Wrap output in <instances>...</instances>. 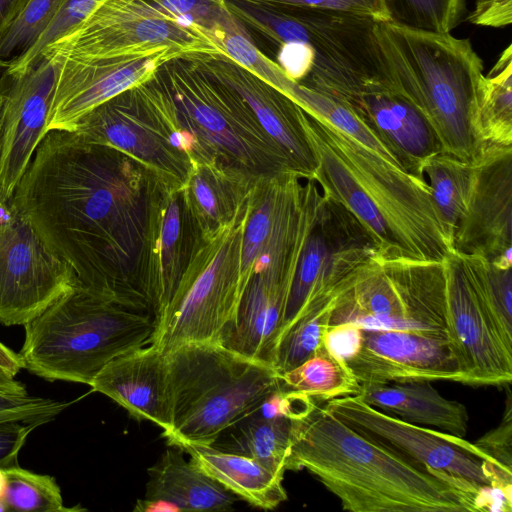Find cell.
Segmentation results:
<instances>
[{"instance_id": "8992f818", "label": "cell", "mask_w": 512, "mask_h": 512, "mask_svg": "<svg viewBox=\"0 0 512 512\" xmlns=\"http://www.w3.org/2000/svg\"><path fill=\"white\" fill-rule=\"evenodd\" d=\"M166 355L171 426L163 437L171 446L212 445L282 389L273 365L220 342L185 344Z\"/></svg>"}, {"instance_id": "4dcf8cb0", "label": "cell", "mask_w": 512, "mask_h": 512, "mask_svg": "<svg viewBox=\"0 0 512 512\" xmlns=\"http://www.w3.org/2000/svg\"><path fill=\"white\" fill-rule=\"evenodd\" d=\"M424 176L453 246L454 232L469 194L471 162L440 152L428 159L424 167Z\"/></svg>"}, {"instance_id": "ac0fdd59", "label": "cell", "mask_w": 512, "mask_h": 512, "mask_svg": "<svg viewBox=\"0 0 512 512\" xmlns=\"http://www.w3.org/2000/svg\"><path fill=\"white\" fill-rule=\"evenodd\" d=\"M56 65L47 54L20 72L0 74V199L13 197L45 135Z\"/></svg>"}, {"instance_id": "f6af8a7d", "label": "cell", "mask_w": 512, "mask_h": 512, "mask_svg": "<svg viewBox=\"0 0 512 512\" xmlns=\"http://www.w3.org/2000/svg\"><path fill=\"white\" fill-rule=\"evenodd\" d=\"M364 330L353 324H343L328 328L324 344L337 357L344 361L353 356L361 345Z\"/></svg>"}, {"instance_id": "9a60e30c", "label": "cell", "mask_w": 512, "mask_h": 512, "mask_svg": "<svg viewBox=\"0 0 512 512\" xmlns=\"http://www.w3.org/2000/svg\"><path fill=\"white\" fill-rule=\"evenodd\" d=\"M446 338L471 386H507L512 380V344L499 333L482 304L459 254L444 261Z\"/></svg>"}, {"instance_id": "f35d334b", "label": "cell", "mask_w": 512, "mask_h": 512, "mask_svg": "<svg viewBox=\"0 0 512 512\" xmlns=\"http://www.w3.org/2000/svg\"><path fill=\"white\" fill-rule=\"evenodd\" d=\"M222 47L225 56L283 93L290 78L256 48L241 25L225 32Z\"/></svg>"}, {"instance_id": "e575fe53", "label": "cell", "mask_w": 512, "mask_h": 512, "mask_svg": "<svg viewBox=\"0 0 512 512\" xmlns=\"http://www.w3.org/2000/svg\"><path fill=\"white\" fill-rule=\"evenodd\" d=\"M385 3L390 23L433 33H450L466 10V0H385Z\"/></svg>"}, {"instance_id": "d6986e66", "label": "cell", "mask_w": 512, "mask_h": 512, "mask_svg": "<svg viewBox=\"0 0 512 512\" xmlns=\"http://www.w3.org/2000/svg\"><path fill=\"white\" fill-rule=\"evenodd\" d=\"M183 58L237 92L282 151L291 172L304 180L313 179L317 159L299 105L225 55L194 53Z\"/></svg>"}, {"instance_id": "bcb514c9", "label": "cell", "mask_w": 512, "mask_h": 512, "mask_svg": "<svg viewBox=\"0 0 512 512\" xmlns=\"http://www.w3.org/2000/svg\"><path fill=\"white\" fill-rule=\"evenodd\" d=\"M0 369L12 377L24 369V363L19 355L8 346L0 342Z\"/></svg>"}, {"instance_id": "30bf717a", "label": "cell", "mask_w": 512, "mask_h": 512, "mask_svg": "<svg viewBox=\"0 0 512 512\" xmlns=\"http://www.w3.org/2000/svg\"><path fill=\"white\" fill-rule=\"evenodd\" d=\"M73 131L135 159L172 189L184 187L194 166L156 76L97 106Z\"/></svg>"}, {"instance_id": "816d5d0a", "label": "cell", "mask_w": 512, "mask_h": 512, "mask_svg": "<svg viewBox=\"0 0 512 512\" xmlns=\"http://www.w3.org/2000/svg\"><path fill=\"white\" fill-rule=\"evenodd\" d=\"M0 63H2V62L0 61ZM2 64H3V63H2ZM4 65H5V64H4Z\"/></svg>"}, {"instance_id": "4316f807", "label": "cell", "mask_w": 512, "mask_h": 512, "mask_svg": "<svg viewBox=\"0 0 512 512\" xmlns=\"http://www.w3.org/2000/svg\"><path fill=\"white\" fill-rule=\"evenodd\" d=\"M180 449L210 477L249 504L271 510L287 499L281 476L260 461L212 445L182 444Z\"/></svg>"}, {"instance_id": "7402d4cb", "label": "cell", "mask_w": 512, "mask_h": 512, "mask_svg": "<svg viewBox=\"0 0 512 512\" xmlns=\"http://www.w3.org/2000/svg\"><path fill=\"white\" fill-rule=\"evenodd\" d=\"M202 243L182 189H172L158 181L151 200L145 247V278L155 321Z\"/></svg>"}, {"instance_id": "ee69618b", "label": "cell", "mask_w": 512, "mask_h": 512, "mask_svg": "<svg viewBox=\"0 0 512 512\" xmlns=\"http://www.w3.org/2000/svg\"><path fill=\"white\" fill-rule=\"evenodd\" d=\"M467 20L486 27L508 26L512 23V0H476Z\"/></svg>"}, {"instance_id": "7a4b0ae2", "label": "cell", "mask_w": 512, "mask_h": 512, "mask_svg": "<svg viewBox=\"0 0 512 512\" xmlns=\"http://www.w3.org/2000/svg\"><path fill=\"white\" fill-rule=\"evenodd\" d=\"M307 469L351 512L479 511L481 489L350 427L319 401L291 419V468Z\"/></svg>"}, {"instance_id": "836d02e7", "label": "cell", "mask_w": 512, "mask_h": 512, "mask_svg": "<svg viewBox=\"0 0 512 512\" xmlns=\"http://www.w3.org/2000/svg\"><path fill=\"white\" fill-rule=\"evenodd\" d=\"M7 490L5 502L9 511L65 512L61 488L56 479L15 465L6 468Z\"/></svg>"}, {"instance_id": "b9f144b4", "label": "cell", "mask_w": 512, "mask_h": 512, "mask_svg": "<svg viewBox=\"0 0 512 512\" xmlns=\"http://www.w3.org/2000/svg\"><path fill=\"white\" fill-rule=\"evenodd\" d=\"M509 386L506 410L499 426L487 432L474 444L488 454L503 469L512 471V401Z\"/></svg>"}, {"instance_id": "d4e9b609", "label": "cell", "mask_w": 512, "mask_h": 512, "mask_svg": "<svg viewBox=\"0 0 512 512\" xmlns=\"http://www.w3.org/2000/svg\"><path fill=\"white\" fill-rule=\"evenodd\" d=\"M257 180L217 165L194 164L182 192L204 242L218 236L242 215Z\"/></svg>"}, {"instance_id": "ba28073f", "label": "cell", "mask_w": 512, "mask_h": 512, "mask_svg": "<svg viewBox=\"0 0 512 512\" xmlns=\"http://www.w3.org/2000/svg\"><path fill=\"white\" fill-rule=\"evenodd\" d=\"M343 324L447 339L444 261L376 259L338 297L329 328Z\"/></svg>"}, {"instance_id": "2e32d148", "label": "cell", "mask_w": 512, "mask_h": 512, "mask_svg": "<svg viewBox=\"0 0 512 512\" xmlns=\"http://www.w3.org/2000/svg\"><path fill=\"white\" fill-rule=\"evenodd\" d=\"M49 55L56 65L54 92L45 134L73 131L91 110L118 94L152 79L166 62L179 58L170 50L115 57Z\"/></svg>"}, {"instance_id": "7c38bea8", "label": "cell", "mask_w": 512, "mask_h": 512, "mask_svg": "<svg viewBox=\"0 0 512 512\" xmlns=\"http://www.w3.org/2000/svg\"><path fill=\"white\" fill-rule=\"evenodd\" d=\"M165 49L180 57L194 53L225 55L222 44L209 32L166 19L146 0H106L42 53L95 58Z\"/></svg>"}, {"instance_id": "f907efd6", "label": "cell", "mask_w": 512, "mask_h": 512, "mask_svg": "<svg viewBox=\"0 0 512 512\" xmlns=\"http://www.w3.org/2000/svg\"><path fill=\"white\" fill-rule=\"evenodd\" d=\"M6 68V65L0 63V74Z\"/></svg>"}, {"instance_id": "9c48e42d", "label": "cell", "mask_w": 512, "mask_h": 512, "mask_svg": "<svg viewBox=\"0 0 512 512\" xmlns=\"http://www.w3.org/2000/svg\"><path fill=\"white\" fill-rule=\"evenodd\" d=\"M246 213L247 206L226 230L210 241H203L168 305L156 319L149 344L166 353L190 343H221L241 298Z\"/></svg>"}, {"instance_id": "ffe728a7", "label": "cell", "mask_w": 512, "mask_h": 512, "mask_svg": "<svg viewBox=\"0 0 512 512\" xmlns=\"http://www.w3.org/2000/svg\"><path fill=\"white\" fill-rule=\"evenodd\" d=\"M345 362L360 386L415 381L463 384L457 360L445 338L364 330L360 347Z\"/></svg>"}, {"instance_id": "4fadbf2b", "label": "cell", "mask_w": 512, "mask_h": 512, "mask_svg": "<svg viewBox=\"0 0 512 512\" xmlns=\"http://www.w3.org/2000/svg\"><path fill=\"white\" fill-rule=\"evenodd\" d=\"M325 408L355 430L431 469L446 472L479 489L511 487L512 471L464 438L404 421L366 403L358 394L323 402Z\"/></svg>"}, {"instance_id": "8fae6325", "label": "cell", "mask_w": 512, "mask_h": 512, "mask_svg": "<svg viewBox=\"0 0 512 512\" xmlns=\"http://www.w3.org/2000/svg\"><path fill=\"white\" fill-rule=\"evenodd\" d=\"M376 259L374 242L362 224L342 204L318 187L309 228L294 270L278 342L300 315L314 306L338 298Z\"/></svg>"}, {"instance_id": "8d00e7d4", "label": "cell", "mask_w": 512, "mask_h": 512, "mask_svg": "<svg viewBox=\"0 0 512 512\" xmlns=\"http://www.w3.org/2000/svg\"><path fill=\"white\" fill-rule=\"evenodd\" d=\"M146 1L166 19L201 28L213 35L221 44L225 32L240 24L225 0Z\"/></svg>"}, {"instance_id": "44dd1931", "label": "cell", "mask_w": 512, "mask_h": 512, "mask_svg": "<svg viewBox=\"0 0 512 512\" xmlns=\"http://www.w3.org/2000/svg\"><path fill=\"white\" fill-rule=\"evenodd\" d=\"M342 104L408 173L425 178L424 167L428 159L443 152L428 119L389 80L367 84Z\"/></svg>"}, {"instance_id": "603a6c76", "label": "cell", "mask_w": 512, "mask_h": 512, "mask_svg": "<svg viewBox=\"0 0 512 512\" xmlns=\"http://www.w3.org/2000/svg\"><path fill=\"white\" fill-rule=\"evenodd\" d=\"M137 420H149L163 432L171 426L167 355L149 344L110 361L90 384Z\"/></svg>"}, {"instance_id": "83f0119b", "label": "cell", "mask_w": 512, "mask_h": 512, "mask_svg": "<svg viewBox=\"0 0 512 512\" xmlns=\"http://www.w3.org/2000/svg\"><path fill=\"white\" fill-rule=\"evenodd\" d=\"M473 135L476 155L484 148L512 147L511 45L484 76L473 120Z\"/></svg>"}, {"instance_id": "277c9868", "label": "cell", "mask_w": 512, "mask_h": 512, "mask_svg": "<svg viewBox=\"0 0 512 512\" xmlns=\"http://www.w3.org/2000/svg\"><path fill=\"white\" fill-rule=\"evenodd\" d=\"M385 75L428 119L444 153L471 162L473 120L484 73L468 39L377 22Z\"/></svg>"}, {"instance_id": "7dc6e473", "label": "cell", "mask_w": 512, "mask_h": 512, "mask_svg": "<svg viewBox=\"0 0 512 512\" xmlns=\"http://www.w3.org/2000/svg\"><path fill=\"white\" fill-rule=\"evenodd\" d=\"M26 0H0V36L14 20Z\"/></svg>"}, {"instance_id": "5b68a950", "label": "cell", "mask_w": 512, "mask_h": 512, "mask_svg": "<svg viewBox=\"0 0 512 512\" xmlns=\"http://www.w3.org/2000/svg\"><path fill=\"white\" fill-rule=\"evenodd\" d=\"M23 326L24 369L49 382L90 386L110 361L149 344L155 318L77 284Z\"/></svg>"}, {"instance_id": "f546056e", "label": "cell", "mask_w": 512, "mask_h": 512, "mask_svg": "<svg viewBox=\"0 0 512 512\" xmlns=\"http://www.w3.org/2000/svg\"><path fill=\"white\" fill-rule=\"evenodd\" d=\"M280 376L282 388L303 393L319 402L357 394L360 389L346 362L325 344L309 359Z\"/></svg>"}, {"instance_id": "d6a6232c", "label": "cell", "mask_w": 512, "mask_h": 512, "mask_svg": "<svg viewBox=\"0 0 512 512\" xmlns=\"http://www.w3.org/2000/svg\"><path fill=\"white\" fill-rule=\"evenodd\" d=\"M337 299L307 310L282 335L274 359V367L280 375L309 359L324 344Z\"/></svg>"}, {"instance_id": "c3c4849f", "label": "cell", "mask_w": 512, "mask_h": 512, "mask_svg": "<svg viewBox=\"0 0 512 512\" xmlns=\"http://www.w3.org/2000/svg\"><path fill=\"white\" fill-rule=\"evenodd\" d=\"M0 390L12 393H28L25 384L0 369Z\"/></svg>"}, {"instance_id": "cb8c5ba5", "label": "cell", "mask_w": 512, "mask_h": 512, "mask_svg": "<svg viewBox=\"0 0 512 512\" xmlns=\"http://www.w3.org/2000/svg\"><path fill=\"white\" fill-rule=\"evenodd\" d=\"M184 451L169 445L157 462L148 468L144 500L138 501L140 511H227L237 497L206 474Z\"/></svg>"}, {"instance_id": "5bb4252c", "label": "cell", "mask_w": 512, "mask_h": 512, "mask_svg": "<svg viewBox=\"0 0 512 512\" xmlns=\"http://www.w3.org/2000/svg\"><path fill=\"white\" fill-rule=\"evenodd\" d=\"M78 284L13 197L0 199V324L24 325Z\"/></svg>"}, {"instance_id": "ab89813d", "label": "cell", "mask_w": 512, "mask_h": 512, "mask_svg": "<svg viewBox=\"0 0 512 512\" xmlns=\"http://www.w3.org/2000/svg\"><path fill=\"white\" fill-rule=\"evenodd\" d=\"M72 403L0 390V422L17 421L41 426L55 420Z\"/></svg>"}, {"instance_id": "681fc988", "label": "cell", "mask_w": 512, "mask_h": 512, "mask_svg": "<svg viewBox=\"0 0 512 512\" xmlns=\"http://www.w3.org/2000/svg\"><path fill=\"white\" fill-rule=\"evenodd\" d=\"M7 490V474L5 468H0V500H4Z\"/></svg>"}, {"instance_id": "3957f363", "label": "cell", "mask_w": 512, "mask_h": 512, "mask_svg": "<svg viewBox=\"0 0 512 512\" xmlns=\"http://www.w3.org/2000/svg\"><path fill=\"white\" fill-rule=\"evenodd\" d=\"M304 124L317 159L313 180L362 224L377 259L445 261L453 246L425 178L305 111Z\"/></svg>"}, {"instance_id": "1f68e13d", "label": "cell", "mask_w": 512, "mask_h": 512, "mask_svg": "<svg viewBox=\"0 0 512 512\" xmlns=\"http://www.w3.org/2000/svg\"><path fill=\"white\" fill-rule=\"evenodd\" d=\"M459 255L489 317L512 344V267H497L481 256Z\"/></svg>"}, {"instance_id": "6da1fadb", "label": "cell", "mask_w": 512, "mask_h": 512, "mask_svg": "<svg viewBox=\"0 0 512 512\" xmlns=\"http://www.w3.org/2000/svg\"><path fill=\"white\" fill-rule=\"evenodd\" d=\"M158 179L142 164L74 131L50 130L13 200L89 293L154 316L145 278Z\"/></svg>"}, {"instance_id": "d590c367", "label": "cell", "mask_w": 512, "mask_h": 512, "mask_svg": "<svg viewBox=\"0 0 512 512\" xmlns=\"http://www.w3.org/2000/svg\"><path fill=\"white\" fill-rule=\"evenodd\" d=\"M63 0H26L0 36V61L6 65L23 56L51 23Z\"/></svg>"}, {"instance_id": "74e56055", "label": "cell", "mask_w": 512, "mask_h": 512, "mask_svg": "<svg viewBox=\"0 0 512 512\" xmlns=\"http://www.w3.org/2000/svg\"><path fill=\"white\" fill-rule=\"evenodd\" d=\"M106 0H63L51 23L37 42L20 58L7 65V72H20L32 65L51 43L68 34Z\"/></svg>"}, {"instance_id": "484cf974", "label": "cell", "mask_w": 512, "mask_h": 512, "mask_svg": "<svg viewBox=\"0 0 512 512\" xmlns=\"http://www.w3.org/2000/svg\"><path fill=\"white\" fill-rule=\"evenodd\" d=\"M430 383L415 381L360 386L357 394L386 414L464 438L468 430L465 405L443 397Z\"/></svg>"}, {"instance_id": "7bdbcfd3", "label": "cell", "mask_w": 512, "mask_h": 512, "mask_svg": "<svg viewBox=\"0 0 512 512\" xmlns=\"http://www.w3.org/2000/svg\"><path fill=\"white\" fill-rule=\"evenodd\" d=\"M37 424L0 422V468L18 465V455Z\"/></svg>"}, {"instance_id": "60d3db41", "label": "cell", "mask_w": 512, "mask_h": 512, "mask_svg": "<svg viewBox=\"0 0 512 512\" xmlns=\"http://www.w3.org/2000/svg\"><path fill=\"white\" fill-rule=\"evenodd\" d=\"M273 5L310 7L389 22L385 0H258Z\"/></svg>"}, {"instance_id": "f1b7e54d", "label": "cell", "mask_w": 512, "mask_h": 512, "mask_svg": "<svg viewBox=\"0 0 512 512\" xmlns=\"http://www.w3.org/2000/svg\"><path fill=\"white\" fill-rule=\"evenodd\" d=\"M240 422L236 434H230L221 445L212 446L254 458L284 476L291 468V420L256 410Z\"/></svg>"}, {"instance_id": "e0dca14e", "label": "cell", "mask_w": 512, "mask_h": 512, "mask_svg": "<svg viewBox=\"0 0 512 512\" xmlns=\"http://www.w3.org/2000/svg\"><path fill=\"white\" fill-rule=\"evenodd\" d=\"M472 177L453 251L512 267V147L482 149L471 161Z\"/></svg>"}, {"instance_id": "52a82bcc", "label": "cell", "mask_w": 512, "mask_h": 512, "mask_svg": "<svg viewBox=\"0 0 512 512\" xmlns=\"http://www.w3.org/2000/svg\"><path fill=\"white\" fill-rule=\"evenodd\" d=\"M156 78L193 165H217L255 179L292 173L282 151L229 86L183 57L163 64Z\"/></svg>"}]
</instances>
